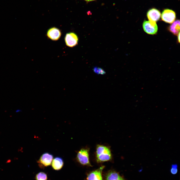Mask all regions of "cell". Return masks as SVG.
<instances>
[{
	"label": "cell",
	"mask_w": 180,
	"mask_h": 180,
	"mask_svg": "<svg viewBox=\"0 0 180 180\" xmlns=\"http://www.w3.org/2000/svg\"><path fill=\"white\" fill-rule=\"evenodd\" d=\"M178 35V42H180V33H179Z\"/></svg>",
	"instance_id": "2e32d148"
},
{
	"label": "cell",
	"mask_w": 180,
	"mask_h": 180,
	"mask_svg": "<svg viewBox=\"0 0 180 180\" xmlns=\"http://www.w3.org/2000/svg\"><path fill=\"white\" fill-rule=\"evenodd\" d=\"M21 110H20V109H18L16 110V112H18L21 111Z\"/></svg>",
	"instance_id": "e0dca14e"
},
{
	"label": "cell",
	"mask_w": 180,
	"mask_h": 180,
	"mask_svg": "<svg viewBox=\"0 0 180 180\" xmlns=\"http://www.w3.org/2000/svg\"><path fill=\"white\" fill-rule=\"evenodd\" d=\"M48 177L46 173L40 172L37 174L35 176L36 180H47Z\"/></svg>",
	"instance_id": "4fadbf2b"
},
{
	"label": "cell",
	"mask_w": 180,
	"mask_h": 180,
	"mask_svg": "<svg viewBox=\"0 0 180 180\" xmlns=\"http://www.w3.org/2000/svg\"><path fill=\"white\" fill-rule=\"evenodd\" d=\"M93 70L94 72L98 74H104L106 73L105 71L102 69L97 67H94Z\"/></svg>",
	"instance_id": "9a60e30c"
},
{
	"label": "cell",
	"mask_w": 180,
	"mask_h": 180,
	"mask_svg": "<svg viewBox=\"0 0 180 180\" xmlns=\"http://www.w3.org/2000/svg\"><path fill=\"white\" fill-rule=\"evenodd\" d=\"M52 155L48 153L43 154L37 162L40 168H42L50 166L53 159Z\"/></svg>",
	"instance_id": "3957f363"
},
{
	"label": "cell",
	"mask_w": 180,
	"mask_h": 180,
	"mask_svg": "<svg viewBox=\"0 0 180 180\" xmlns=\"http://www.w3.org/2000/svg\"><path fill=\"white\" fill-rule=\"evenodd\" d=\"M161 18L162 20L169 24L173 23L176 18V14L175 12L173 10L169 9H166L162 12Z\"/></svg>",
	"instance_id": "5b68a950"
},
{
	"label": "cell",
	"mask_w": 180,
	"mask_h": 180,
	"mask_svg": "<svg viewBox=\"0 0 180 180\" xmlns=\"http://www.w3.org/2000/svg\"><path fill=\"white\" fill-rule=\"evenodd\" d=\"M170 31L175 35H178L180 33V21L176 20L171 25L169 28Z\"/></svg>",
	"instance_id": "7c38bea8"
},
{
	"label": "cell",
	"mask_w": 180,
	"mask_h": 180,
	"mask_svg": "<svg viewBox=\"0 0 180 180\" xmlns=\"http://www.w3.org/2000/svg\"><path fill=\"white\" fill-rule=\"evenodd\" d=\"M104 166H102L91 172L87 175L86 180H103L102 173Z\"/></svg>",
	"instance_id": "52a82bcc"
},
{
	"label": "cell",
	"mask_w": 180,
	"mask_h": 180,
	"mask_svg": "<svg viewBox=\"0 0 180 180\" xmlns=\"http://www.w3.org/2000/svg\"><path fill=\"white\" fill-rule=\"evenodd\" d=\"M96 160L98 162L109 161L112 158L110 148L103 145L98 144L96 146Z\"/></svg>",
	"instance_id": "6da1fadb"
},
{
	"label": "cell",
	"mask_w": 180,
	"mask_h": 180,
	"mask_svg": "<svg viewBox=\"0 0 180 180\" xmlns=\"http://www.w3.org/2000/svg\"><path fill=\"white\" fill-rule=\"evenodd\" d=\"M142 26L144 31L149 34H155L158 30V26L155 22L145 20L143 23Z\"/></svg>",
	"instance_id": "277c9868"
},
{
	"label": "cell",
	"mask_w": 180,
	"mask_h": 180,
	"mask_svg": "<svg viewBox=\"0 0 180 180\" xmlns=\"http://www.w3.org/2000/svg\"><path fill=\"white\" fill-rule=\"evenodd\" d=\"M106 180H125L118 172L114 171H110L106 174Z\"/></svg>",
	"instance_id": "8fae6325"
},
{
	"label": "cell",
	"mask_w": 180,
	"mask_h": 180,
	"mask_svg": "<svg viewBox=\"0 0 180 180\" xmlns=\"http://www.w3.org/2000/svg\"><path fill=\"white\" fill-rule=\"evenodd\" d=\"M85 0V1H86L87 2H90V1L94 0Z\"/></svg>",
	"instance_id": "ac0fdd59"
},
{
	"label": "cell",
	"mask_w": 180,
	"mask_h": 180,
	"mask_svg": "<svg viewBox=\"0 0 180 180\" xmlns=\"http://www.w3.org/2000/svg\"><path fill=\"white\" fill-rule=\"evenodd\" d=\"M64 164V162L62 158L58 157L53 159L52 163V166L54 170H59L62 168Z\"/></svg>",
	"instance_id": "30bf717a"
},
{
	"label": "cell",
	"mask_w": 180,
	"mask_h": 180,
	"mask_svg": "<svg viewBox=\"0 0 180 180\" xmlns=\"http://www.w3.org/2000/svg\"><path fill=\"white\" fill-rule=\"evenodd\" d=\"M89 148H83L78 152L76 158L80 164L83 165L92 166L89 160Z\"/></svg>",
	"instance_id": "7a4b0ae2"
},
{
	"label": "cell",
	"mask_w": 180,
	"mask_h": 180,
	"mask_svg": "<svg viewBox=\"0 0 180 180\" xmlns=\"http://www.w3.org/2000/svg\"><path fill=\"white\" fill-rule=\"evenodd\" d=\"M170 172L173 174H176L178 172V166L176 164L172 165L170 169Z\"/></svg>",
	"instance_id": "5bb4252c"
},
{
	"label": "cell",
	"mask_w": 180,
	"mask_h": 180,
	"mask_svg": "<svg viewBox=\"0 0 180 180\" xmlns=\"http://www.w3.org/2000/svg\"><path fill=\"white\" fill-rule=\"evenodd\" d=\"M61 35V33L60 30L55 27L50 28L47 32L48 37L53 40H58L60 38Z\"/></svg>",
	"instance_id": "ba28073f"
},
{
	"label": "cell",
	"mask_w": 180,
	"mask_h": 180,
	"mask_svg": "<svg viewBox=\"0 0 180 180\" xmlns=\"http://www.w3.org/2000/svg\"><path fill=\"white\" fill-rule=\"evenodd\" d=\"M147 16L149 21L156 22L160 19L161 14L157 9L152 8L148 11Z\"/></svg>",
	"instance_id": "9c48e42d"
},
{
	"label": "cell",
	"mask_w": 180,
	"mask_h": 180,
	"mask_svg": "<svg viewBox=\"0 0 180 180\" xmlns=\"http://www.w3.org/2000/svg\"><path fill=\"white\" fill-rule=\"evenodd\" d=\"M64 40L67 46L72 47L78 44V38L77 35L74 33L70 32L66 34Z\"/></svg>",
	"instance_id": "8992f818"
}]
</instances>
